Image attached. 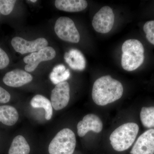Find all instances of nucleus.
Wrapping results in <instances>:
<instances>
[{
	"label": "nucleus",
	"instance_id": "f8f14e48",
	"mask_svg": "<svg viewBox=\"0 0 154 154\" xmlns=\"http://www.w3.org/2000/svg\"><path fill=\"white\" fill-rule=\"evenodd\" d=\"M33 79V76L28 72L16 69L7 72L3 77V82L9 87L19 88L30 82Z\"/></svg>",
	"mask_w": 154,
	"mask_h": 154
},
{
	"label": "nucleus",
	"instance_id": "5701e85b",
	"mask_svg": "<svg viewBox=\"0 0 154 154\" xmlns=\"http://www.w3.org/2000/svg\"><path fill=\"white\" fill-rule=\"evenodd\" d=\"M11 99L10 93L0 86V103L6 104L10 102Z\"/></svg>",
	"mask_w": 154,
	"mask_h": 154
},
{
	"label": "nucleus",
	"instance_id": "9b49d317",
	"mask_svg": "<svg viewBox=\"0 0 154 154\" xmlns=\"http://www.w3.org/2000/svg\"><path fill=\"white\" fill-rule=\"evenodd\" d=\"M102 128L103 123L102 120L94 114L85 116L82 120L80 121L77 125V132L80 137L85 136L90 131L99 133L102 131Z\"/></svg>",
	"mask_w": 154,
	"mask_h": 154
},
{
	"label": "nucleus",
	"instance_id": "1a4fd4ad",
	"mask_svg": "<svg viewBox=\"0 0 154 154\" xmlns=\"http://www.w3.org/2000/svg\"><path fill=\"white\" fill-rule=\"evenodd\" d=\"M70 100V86L68 82H63L56 85L51 91V105L56 110L65 108Z\"/></svg>",
	"mask_w": 154,
	"mask_h": 154
},
{
	"label": "nucleus",
	"instance_id": "20e7f679",
	"mask_svg": "<svg viewBox=\"0 0 154 154\" xmlns=\"http://www.w3.org/2000/svg\"><path fill=\"white\" fill-rule=\"evenodd\" d=\"M76 144L72 131L66 128L57 133L48 146L49 154H73Z\"/></svg>",
	"mask_w": 154,
	"mask_h": 154
},
{
	"label": "nucleus",
	"instance_id": "6e6552de",
	"mask_svg": "<svg viewBox=\"0 0 154 154\" xmlns=\"http://www.w3.org/2000/svg\"><path fill=\"white\" fill-rule=\"evenodd\" d=\"M56 54L55 50L50 46L30 54L23 59L24 62L27 63L25 66V70L27 72L34 71L40 63L51 60L55 57Z\"/></svg>",
	"mask_w": 154,
	"mask_h": 154
},
{
	"label": "nucleus",
	"instance_id": "2eb2a0df",
	"mask_svg": "<svg viewBox=\"0 0 154 154\" xmlns=\"http://www.w3.org/2000/svg\"><path fill=\"white\" fill-rule=\"evenodd\" d=\"M19 118V113L15 107L8 105L0 106V122L3 124L13 126Z\"/></svg>",
	"mask_w": 154,
	"mask_h": 154
},
{
	"label": "nucleus",
	"instance_id": "aec40b11",
	"mask_svg": "<svg viewBox=\"0 0 154 154\" xmlns=\"http://www.w3.org/2000/svg\"><path fill=\"white\" fill-rule=\"evenodd\" d=\"M70 76V72L69 69H66L63 73L57 74L54 72H51L50 74V79L54 85H57L63 82H66Z\"/></svg>",
	"mask_w": 154,
	"mask_h": 154
},
{
	"label": "nucleus",
	"instance_id": "f3484780",
	"mask_svg": "<svg viewBox=\"0 0 154 154\" xmlns=\"http://www.w3.org/2000/svg\"><path fill=\"white\" fill-rule=\"evenodd\" d=\"M30 146L22 135H18L14 138L9 149L8 154H29Z\"/></svg>",
	"mask_w": 154,
	"mask_h": 154
},
{
	"label": "nucleus",
	"instance_id": "6ab92c4d",
	"mask_svg": "<svg viewBox=\"0 0 154 154\" xmlns=\"http://www.w3.org/2000/svg\"><path fill=\"white\" fill-rule=\"evenodd\" d=\"M17 1L15 0H0V12L3 15L7 16L14 10Z\"/></svg>",
	"mask_w": 154,
	"mask_h": 154
},
{
	"label": "nucleus",
	"instance_id": "4be33fe9",
	"mask_svg": "<svg viewBox=\"0 0 154 154\" xmlns=\"http://www.w3.org/2000/svg\"><path fill=\"white\" fill-rule=\"evenodd\" d=\"M10 58L7 53L0 47V69H3L8 66Z\"/></svg>",
	"mask_w": 154,
	"mask_h": 154
},
{
	"label": "nucleus",
	"instance_id": "a878e982",
	"mask_svg": "<svg viewBox=\"0 0 154 154\" xmlns=\"http://www.w3.org/2000/svg\"><path fill=\"white\" fill-rule=\"evenodd\" d=\"M0 14H1V12H0Z\"/></svg>",
	"mask_w": 154,
	"mask_h": 154
},
{
	"label": "nucleus",
	"instance_id": "423d86ee",
	"mask_svg": "<svg viewBox=\"0 0 154 154\" xmlns=\"http://www.w3.org/2000/svg\"><path fill=\"white\" fill-rule=\"evenodd\" d=\"M114 19L113 10L109 6H104L94 15L92 25L96 32L107 33L113 28Z\"/></svg>",
	"mask_w": 154,
	"mask_h": 154
},
{
	"label": "nucleus",
	"instance_id": "a211bd4d",
	"mask_svg": "<svg viewBox=\"0 0 154 154\" xmlns=\"http://www.w3.org/2000/svg\"><path fill=\"white\" fill-rule=\"evenodd\" d=\"M140 118L145 127L154 128V107H143L140 111Z\"/></svg>",
	"mask_w": 154,
	"mask_h": 154
},
{
	"label": "nucleus",
	"instance_id": "dca6fc26",
	"mask_svg": "<svg viewBox=\"0 0 154 154\" xmlns=\"http://www.w3.org/2000/svg\"><path fill=\"white\" fill-rule=\"evenodd\" d=\"M30 105L33 108H43L45 110V118L50 120L53 115V107L51 102L41 95H36L30 101Z\"/></svg>",
	"mask_w": 154,
	"mask_h": 154
},
{
	"label": "nucleus",
	"instance_id": "b1692460",
	"mask_svg": "<svg viewBox=\"0 0 154 154\" xmlns=\"http://www.w3.org/2000/svg\"><path fill=\"white\" fill-rule=\"evenodd\" d=\"M66 70V68L63 64H59L54 67L52 72L57 74H61Z\"/></svg>",
	"mask_w": 154,
	"mask_h": 154
},
{
	"label": "nucleus",
	"instance_id": "393cba45",
	"mask_svg": "<svg viewBox=\"0 0 154 154\" xmlns=\"http://www.w3.org/2000/svg\"><path fill=\"white\" fill-rule=\"evenodd\" d=\"M29 2H33V3H35L36 2H37V1L36 0H30V1H29Z\"/></svg>",
	"mask_w": 154,
	"mask_h": 154
},
{
	"label": "nucleus",
	"instance_id": "4468645a",
	"mask_svg": "<svg viewBox=\"0 0 154 154\" xmlns=\"http://www.w3.org/2000/svg\"><path fill=\"white\" fill-rule=\"evenodd\" d=\"M54 5L58 10L73 13L85 10L88 3L85 0H56Z\"/></svg>",
	"mask_w": 154,
	"mask_h": 154
},
{
	"label": "nucleus",
	"instance_id": "412c9836",
	"mask_svg": "<svg viewBox=\"0 0 154 154\" xmlns=\"http://www.w3.org/2000/svg\"><path fill=\"white\" fill-rule=\"evenodd\" d=\"M143 30L146 33L147 39L154 45V21L146 22L143 26Z\"/></svg>",
	"mask_w": 154,
	"mask_h": 154
},
{
	"label": "nucleus",
	"instance_id": "0eeeda50",
	"mask_svg": "<svg viewBox=\"0 0 154 154\" xmlns=\"http://www.w3.org/2000/svg\"><path fill=\"white\" fill-rule=\"evenodd\" d=\"M11 43L16 51L22 54L37 52L48 45V42L45 38H39L33 41H28L19 36L12 38Z\"/></svg>",
	"mask_w": 154,
	"mask_h": 154
},
{
	"label": "nucleus",
	"instance_id": "f257e3e1",
	"mask_svg": "<svg viewBox=\"0 0 154 154\" xmlns=\"http://www.w3.org/2000/svg\"><path fill=\"white\" fill-rule=\"evenodd\" d=\"M123 93V86L119 81L110 75H105L94 82L92 99L96 105L105 106L120 99Z\"/></svg>",
	"mask_w": 154,
	"mask_h": 154
},
{
	"label": "nucleus",
	"instance_id": "39448f33",
	"mask_svg": "<svg viewBox=\"0 0 154 154\" xmlns=\"http://www.w3.org/2000/svg\"><path fill=\"white\" fill-rule=\"evenodd\" d=\"M54 31L58 37L63 41L78 43L80 35L74 22L69 17H61L56 22Z\"/></svg>",
	"mask_w": 154,
	"mask_h": 154
},
{
	"label": "nucleus",
	"instance_id": "f03ea898",
	"mask_svg": "<svg viewBox=\"0 0 154 154\" xmlns=\"http://www.w3.org/2000/svg\"><path fill=\"white\" fill-rule=\"evenodd\" d=\"M121 65L127 71L138 68L144 60V49L139 40L129 39L125 42L122 46Z\"/></svg>",
	"mask_w": 154,
	"mask_h": 154
},
{
	"label": "nucleus",
	"instance_id": "9d476101",
	"mask_svg": "<svg viewBox=\"0 0 154 154\" xmlns=\"http://www.w3.org/2000/svg\"><path fill=\"white\" fill-rule=\"evenodd\" d=\"M130 153L154 154V129L148 130L138 138Z\"/></svg>",
	"mask_w": 154,
	"mask_h": 154
},
{
	"label": "nucleus",
	"instance_id": "ddd939ff",
	"mask_svg": "<svg viewBox=\"0 0 154 154\" xmlns=\"http://www.w3.org/2000/svg\"><path fill=\"white\" fill-rule=\"evenodd\" d=\"M65 61L71 68L75 70L82 71L86 67L85 56L79 50L72 49L64 54Z\"/></svg>",
	"mask_w": 154,
	"mask_h": 154
},
{
	"label": "nucleus",
	"instance_id": "7ed1b4c3",
	"mask_svg": "<svg viewBox=\"0 0 154 154\" xmlns=\"http://www.w3.org/2000/svg\"><path fill=\"white\" fill-rule=\"evenodd\" d=\"M139 127L136 123L128 122L120 125L110 134V140L112 147L117 152L129 149L134 142Z\"/></svg>",
	"mask_w": 154,
	"mask_h": 154
}]
</instances>
